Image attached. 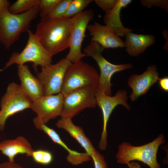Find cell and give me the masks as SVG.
Here are the masks:
<instances>
[{
    "instance_id": "obj_26",
    "label": "cell",
    "mask_w": 168,
    "mask_h": 168,
    "mask_svg": "<svg viewBox=\"0 0 168 168\" xmlns=\"http://www.w3.org/2000/svg\"><path fill=\"white\" fill-rule=\"evenodd\" d=\"M140 3L145 7L151 8L153 7H158L168 12V0H141Z\"/></svg>"
},
{
    "instance_id": "obj_32",
    "label": "cell",
    "mask_w": 168,
    "mask_h": 168,
    "mask_svg": "<svg viewBox=\"0 0 168 168\" xmlns=\"http://www.w3.org/2000/svg\"><path fill=\"white\" fill-rule=\"evenodd\" d=\"M129 168H141V166L138 162L132 161L127 165Z\"/></svg>"
},
{
    "instance_id": "obj_30",
    "label": "cell",
    "mask_w": 168,
    "mask_h": 168,
    "mask_svg": "<svg viewBox=\"0 0 168 168\" xmlns=\"http://www.w3.org/2000/svg\"><path fill=\"white\" fill-rule=\"evenodd\" d=\"M0 168H24L14 162H5L0 164Z\"/></svg>"
},
{
    "instance_id": "obj_7",
    "label": "cell",
    "mask_w": 168,
    "mask_h": 168,
    "mask_svg": "<svg viewBox=\"0 0 168 168\" xmlns=\"http://www.w3.org/2000/svg\"><path fill=\"white\" fill-rule=\"evenodd\" d=\"M98 87L87 86L72 90L63 95L61 118H72L83 110L96 107V94Z\"/></svg>"
},
{
    "instance_id": "obj_12",
    "label": "cell",
    "mask_w": 168,
    "mask_h": 168,
    "mask_svg": "<svg viewBox=\"0 0 168 168\" xmlns=\"http://www.w3.org/2000/svg\"><path fill=\"white\" fill-rule=\"evenodd\" d=\"M63 103V97L61 93L56 95H44L32 101L30 108L45 124L50 119L61 116Z\"/></svg>"
},
{
    "instance_id": "obj_15",
    "label": "cell",
    "mask_w": 168,
    "mask_h": 168,
    "mask_svg": "<svg viewBox=\"0 0 168 168\" xmlns=\"http://www.w3.org/2000/svg\"><path fill=\"white\" fill-rule=\"evenodd\" d=\"M17 74L21 81V88L32 102L44 96L43 86L31 73L27 65H18Z\"/></svg>"
},
{
    "instance_id": "obj_21",
    "label": "cell",
    "mask_w": 168,
    "mask_h": 168,
    "mask_svg": "<svg viewBox=\"0 0 168 168\" xmlns=\"http://www.w3.org/2000/svg\"><path fill=\"white\" fill-rule=\"evenodd\" d=\"M40 0H17L10 6L8 10L11 13L19 14L33 8L38 7Z\"/></svg>"
},
{
    "instance_id": "obj_5",
    "label": "cell",
    "mask_w": 168,
    "mask_h": 168,
    "mask_svg": "<svg viewBox=\"0 0 168 168\" xmlns=\"http://www.w3.org/2000/svg\"><path fill=\"white\" fill-rule=\"evenodd\" d=\"M99 75L91 66L81 60L71 63L64 77L60 93L63 95L87 86L98 87Z\"/></svg>"
},
{
    "instance_id": "obj_28",
    "label": "cell",
    "mask_w": 168,
    "mask_h": 168,
    "mask_svg": "<svg viewBox=\"0 0 168 168\" xmlns=\"http://www.w3.org/2000/svg\"><path fill=\"white\" fill-rule=\"evenodd\" d=\"M94 162V168H107L104 157L97 150L91 156Z\"/></svg>"
},
{
    "instance_id": "obj_27",
    "label": "cell",
    "mask_w": 168,
    "mask_h": 168,
    "mask_svg": "<svg viewBox=\"0 0 168 168\" xmlns=\"http://www.w3.org/2000/svg\"><path fill=\"white\" fill-rule=\"evenodd\" d=\"M118 0H94L95 3L105 13L112 10L116 4Z\"/></svg>"
},
{
    "instance_id": "obj_6",
    "label": "cell",
    "mask_w": 168,
    "mask_h": 168,
    "mask_svg": "<svg viewBox=\"0 0 168 168\" xmlns=\"http://www.w3.org/2000/svg\"><path fill=\"white\" fill-rule=\"evenodd\" d=\"M104 48L97 43L93 41L90 42L83 50L84 54L92 58L97 63L100 70L99 83L98 90L102 91L107 96L111 95L110 79L115 72L128 69L133 67L130 63L114 64L105 59L102 55Z\"/></svg>"
},
{
    "instance_id": "obj_8",
    "label": "cell",
    "mask_w": 168,
    "mask_h": 168,
    "mask_svg": "<svg viewBox=\"0 0 168 168\" xmlns=\"http://www.w3.org/2000/svg\"><path fill=\"white\" fill-rule=\"evenodd\" d=\"M32 102L19 85L14 82L9 84L6 92L1 100L0 130L4 129L6 121L8 117L30 108Z\"/></svg>"
},
{
    "instance_id": "obj_9",
    "label": "cell",
    "mask_w": 168,
    "mask_h": 168,
    "mask_svg": "<svg viewBox=\"0 0 168 168\" xmlns=\"http://www.w3.org/2000/svg\"><path fill=\"white\" fill-rule=\"evenodd\" d=\"M94 16L91 9L86 10L73 16L70 34L69 50L66 58L72 63L81 60L87 56L82 52V42L88 23Z\"/></svg>"
},
{
    "instance_id": "obj_22",
    "label": "cell",
    "mask_w": 168,
    "mask_h": 168,
    "mask_svg": "<svg viewBox=\"0 0 168 168\" xmlns=\"http://www.w3.org/2000/svg\"><path fill=\"white\" fill-rule=\"evenodd\" d=\"M93 0H72L63 17L71 18L83 11Z\"/></svg>"
},
{
    "instance_id": "obj_3",
    "label": "cell",
    "mask_w": 168,
    "mask_h": 168,
    "mask_svg": "<svg viewBox=\"0 0 168 168\" xmlns=\"http://www.w3.org/2000/svg\"><path fill=\"white\" fill-rule=\"evenodd\" d=\"M165 142L164 135L161 134L152 141L140 146H134L128 142H123L119 145L116 155L117 162L127 165L136 160L150 168H161L157 160V154L159 146Z\"/></svg>"
},
{
    "instance_id": "obj_2",
    "label": "cell",
    "mask_w": 168,
    "mask_h": 168,
    "mask_svg": "<svg viewBox=\"0 0 168 168\" xmlns=\"http://www.w3.org/2000/svg\"><path fill=\"white\" fill-rule=\"evenodd\" d=\"M38 7L33 8L19 14L11 13L8 8L0 11V42L7 49L27 32L31 22L39 13Z\"/></svg>"
},
{
    "instance_id": "obj_11",
    "label": "cell",
    "mask_w": 168,
    "mask_h": 168,
    "mask_svg": "<svg viewBox=\"0 0 168 168\" xmlns=\"http://www.w3.org/2000/svg\"><path fill=\"white\" fill-rule=\"evenodd\" d=\"M71 63L66 58H63L55 64L42 67L41 72L37 73V78L43 86L44 95L60 93L65 72Z\"/></svg>"
},
{
    "instance_id": "obj_20",
    "label": "cell",
    "mask_w": 168,
    "mask_h": 168,
    "mask_svg": "<svg viewBox=\"0 0 168 168\" xmlns=\"http://www.w3.org/2000/svg\"><path fill=\"white\" fill-rule=\"evenodd\" d=\"M57 144L61 146L67 151L68 154L67 158V161L74 166L80 165L83 163L90 160L91 157L86 153L78 152L69 148L63 141L61 138L57 142Z\"/></svg>"
},
{
    "instance_id": "obj_16",
    "label": "cell",
    "mask_w": 168,
    "mask_h": 168,
    "mask_svg": "<svg viewBox=\"0 0 168 168\" xmlns=\"http://www.w3.org/2000/svg\"><path fill=\"white\" fill-rule=\"evenodd\" d=\"M131 0H118L114 7L106 12L104 17L105 25L109 27L118 36L123 37L133 30L124 26L121 20L120 12L123 8L126 7L132 2Z\"/></svg>"
},
{
    "instance_id": "obj_24",
    "label": "cell",
    "mask_w": 168,
    "mask_h": 168,
    "mask_svg": "<svg viewBox=\"0 0 168 168\" xmlns=\"http://www.w3.org/2000/svg\"><path fill=\"white\" fill-rule=\"evenodd\" d=\"M72 0H60L48 16L54 18H63Z\"/></svg>"
},
{
    "instance_id": "obj_14",
    "label": "cell",
    "mask_w": 168,
    "mask_h": 168,
    "mask_svg": "<svg viewBox=\"0 0 168 168\" xmlns=\"http://www.w3.org/2000/svg\"><path fill=\"white\" fill-rule=\"evenodd\" d=\"M87 29L92 36L91 41L97 43L104 49L125 47L124 41L106 25L95 22L88 25Z\"/></svg>"
},
{
    "instance_id": "obj_13",
    "label": "cell",
    "mask_w": 168,
    "mask_h": 168,
    "mask_svg": "<svg viewBox=\"0 0 168 168\" xmlns=\"http://www.w3.org/2000/svg\"><path fill=\"white\" fill-rule=\"evenodd\" d=\"M158 76L156 67L154 65L148 66L141 74L131 76L128 84L132 90L130 96L131 101L133 102L140 96L145 95L152 86L158 82Z\"/></svg>"
},
{
    "instance_id": "obj_18",
    "label": "cell",
    "mask_w": 168,
    "mask_h": 168,
    "mask_svg": "<svg viewBox=\"0 0 168 168\" xmlns=\"http://www.w3.org/2000/svg\"><path fill=\"white\" fill-rule=\"evenodd\" d=\"M125 36L126 50L130 56L133 57L137 56L143 53L147 47L155 41V36L152 34H138L131 32Z\"/></svg>"
},
{
    "instance_id": "obj_31",
    "label": "cell",
    "mask_w": 168,
    "mask_h": 168,
    "mask_svg": "<svg viewBox=\"0 0 168 168\" xmlns=\"http://www.w3.org/2000/svg\"><path fill=\"white\" fill-rule=\"evenodd\" d=\"M10 6V2L7 0H0V11L6 8H8Z\"/></svg>"
},
{
    "instance_id": "obj_10",
    "label": "cell",
    "mask_w": 168,
    "mask_h": 168,
    "mask_svg": "<svg viewBox=\"0 0 168 168\" xmlns=\"http://www.w3.org/2000/svg\"><path fill=\"white\" fill-rule=\"evenodd\" d=\"M127 92L125 90H119L115 96H108L102 91L97 90L96 94V105L101 108L103 116V127L98 147L102 150L107 147V123L110 116L115 107L121 105L129 110L130 107L128 103Z\"/></svg>"
},
{
    "instance_id": "obj_4",
    "label": "cell",
    "mask_w": 168,
    "mask_h": 168,
    "mask_svg": "<svg viewBox=\"0 0 168 168\" xmlns=\"http://www.w3.org/2000/svg\"><path fill=\"white\" fill-rule=\"evenodd\" d=\"M27 32L28 40L24 48L20 53H13L0 72L14 64L23 65L26 63L32 62L36 72L37 71V66L42 68L51 64L53 56L43 47L35 34L30 30Z\"/></svg>"
},
{
    "instance_id": "obj_29",
    "label": "cell",
    "mask_w": 168,
    "mask_h": 168,
    "mask_svg": "<svg viewBox=\"0 0 168 168\" xmlns=\"http://www.w3.org/2000/svg\"><path fill=\"white\" fill-rule=\"evenodd\" d=\"M160 88L166 92L168 91V77H165L159 78L158 82Z\"/></svg>"
},
{
    "instance_id": "obj_23",
    "label": "cell",
    "mask_w": 168,
    "mask_h": 168,
    "mask_svg": "<svg viewBox=\"0 0 168 168\" xmlns=\"http://www.w3.org/2000/svg\"><path fill=\"white\" fill-rule=\"evenodd\" d=\"M31 156L36 163L46 165L51 163L53 160V156L49 151L45 150H34Z\"/></svg>"
},
{
    "instance_id": "obj_25",
    "label": "cell",
    "mask_w": 168,
    "mask_h": 168,
    "mask_svg": "<svg viewBox=\"0 0 168 168\" xmlns=\"http://www.w3.org/2000/svg\"><path fill=\"white\" fill-rule=\"evenodd\" d=\"M60 0H40L38 6L41 18L48 16Z\"/></svg>"
},
{
    "instance_id": "obj_19",
    "label": "cell",
    "mask_w": 168,
    "mask_h": 168,
    "mask_svg": "<svg viewBox=\"0 0 168 168\" xmlns=\"http://www.w3.org/2000/svg\"><path fill=\"white\" fill-rule=\"evenodd\" d=\"M56 125L57 127L67 131L78 142L90 157L96 150L91 141L86 136L82 129L80 126L75 125L72 122V118H61L57 122Z\"/></svg>"
},
{
    "instance_id": "obj_17",
    "label": "cell",
    "mask_w": 168,
    "mask_h": 168,
    "mask_svg": "<svg viewBox=\"0 0 168 168\" xmlns=\"http://www.w3.org/2000/svg\"><path fill=\"white\" fill-rule=\"evenodd\" d=\"M34 151L28 141L22 136L0 142V151L8 157L10 162H14L15 157L19 154H26L27 156H31Z\"/></svg>"
},
{
    "instance_id": "obj_1",
    "label": "cell",
    "mask_w": 168,
    "mask_h": 168,
    "mask_svg": "<svg viewBox=\"0 0 168 168\" xmlns=\"http://www.w3.org/2000/svg\"><path fill=\"white\" fill-rule=\"evenodd\" d=\"M73 17L41 18L35 34L43 47L52 56L69 48Z\"/></svg>"
}]
</instances>
